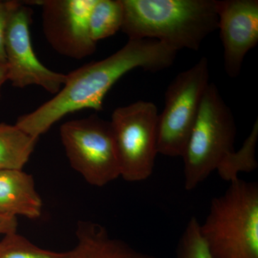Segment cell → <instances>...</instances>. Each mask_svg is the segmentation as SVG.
Segmentation results:
<instances>
[{"label":"cell","instance_id":"cell-8","mask_svg":"<svg viewBox=\"0 0 258 258\" xmlns=\"http://www.w3.org/2000/svg\"><path fill=\"white\" fill-rule=\"evenodd\" d=\"M32 14L31 8L18 1L10 14L5 41L8 81L15 88L38 86L56 95L67 76L47 69L37 58L30 37Z\"/></svg>","mask_w":258,"mask_h":258},{"label":"cell","instance_id":"cell-16","mask_svg":"<svg viewBox=\"0 0 258 258\" xmlns=\"http://www.w3.org/2000/svg\"><path fill=\"white\" fill-rule=\"evenodd\" d=\"M67 257L68 252H55L40 248L17 232L5 235L0 242V258Z\"/></svg>","mask_w":258,"mask_h":258},{"label":"cell","instance_id":"cell-17","mask_svg":"<svg viewBox=\"0 0 258 258\" xmlns=\"http://www.w3.org/2000/svg\"><path fill=\"white\" fill-rule=\"evenodd\" d=\"M200 223L191 217L180 237L176 258H212L200 233Z\"/></svg>","mask_w":258,"mask_h":258},{"label":"cell","instance_id":"cell-20","mask_svg":"<svg viewBox=\"0 0 258 258\" xmlns=\"http://www.w3.org/2000/svg\"><path fill=\"white\" fill-rule=\"evenodd\" d=\"M8 81V68L7 63H0V97L3 84Z\"/></svg>","mask_w":258,"mask_h":258},{"label":"cell","instance_id":"cell-18","mask_svg":"<svg viewBox=\"0 0 258 258\" xmlns=\"http://www.w3.org/2000/svg\"><path fill=\"white\" fill-rule=\"evenodd\" d=\"M17 2L0 0V63H7L5 50V34L10 14Z\"/></svg>","mask_w":258,"mask_h":258},{"label":"cell","instance_id":"cell-11","mask_svg":"<svg viewBox=\"0 0 258 258\" xmlns=\"http://www.w3.org/2000/svg\"><path fill=\"white\" fill-rule=\"evenodd\" d=\"M42 208L31 174L23 169L0 170V214L34 220L41 216Z\"/></svg>","mask_w":258,"mask_h":258},{"label":"cell","instance_id":"cell-19","mask_svg":"<svg viewBox=\"0 0 258 258\" xmlns=\"http://www.w3.org/2000/svg\"><path fill=\"white\" fill-rule=\"evenodd\" d=\"M17 217L8 216L0 214V235H8L17 232L18 229Z\"/></svg>","mask_w":258,"mask_h":258},{"label":"cell","instance_id":"cell-13","mask_svg":"<svg viewBox=\"0 0 258 258\" xmlns=\"http://www.w3.org/2000/svg\"><path fill=\"white\" fill-rule=\"evenodd\" d=\"M37 141L38 139L15 124L0 123V170H22L31 157Z\"/></svg>","mask_w":258,"mask_h":258},{"label":"cell","instance_id":"cell-5","mask_svg":"<svg viewBox=\"0 0 258 258\" xmlns=\"http://www.w3.org/2000/svg\"><path fill=\"white\" fill-rule=\"evenodd\" d=\"M209 84L205 57L171 81L165 93V106L158 116V154L182 157Z\"/></svg>","mask_w":258,"mask_h":258},{"label":"cell","instance_id":"cell-14","mask_svg":"<svg viewBox=\"0 0 258 258\" xmlns=\"http://www.w3.org/2000/svg\"><path fill=\"white\" fill-rule=\"evenodd\" d=\"M121 0H96L88 18L90 35L95 42L113 36L121 29Z\"/></svg>","mask_w":258,"mask_h":258},{"label":"cell","instance_id":"cell-6","mask_svg":"<svg viewBox=\"0 0 258 258\" xmlns=\"http://www.w3.org/2000/svg\"><path fill=\"white\" fill-rule=\"evenodd\" d=\"M60 134L71 167L88 184L102 187L120 176L110 121L95 114L69 120Z\"/></svg>","mask_w":258,"mask_h":258},{"label":"cell","instance_id":"cell-4","mask_svg":"<svg viewBox=\"0 0 258 258\" xmlns=\"http://www.w3.org/2000/svg\"><path fill=\"white\" fill-rule=\"evenodd\" d=\"M236 132L233 113L216 85L210 83L181 157L186 190L195 189L214 171L221 169L235 152Z\"/></svg>","mask_w":258,"mask_h":258},{"label":"cell","instance_id":"cell-7","mask_svg":"<svg viewBox=\"0 0 258 258\" xmlns=\"http://www.w3.org/2000/svg\"><path fill=\"white\" fill-rule=\"evenodd\" d=\"M158 110L152 102L139 101L118 107L112 113V132L125 181L139 182L150 177L157 152Z\"/></svg>","mask_w":258,"mask_h":258},{"label":"cell","instance_id":"cell-9","mask_svg":"<svg viewBox=\"0 0 258 258\" xmlns=\"http://www.w3.org/2000/svg\"><path fill=\"white\" fill-rule=\"evenodd\" d=\"M96 0H42V30L57 53L81 60L93 55L96 42L90 35L88 18Z\"/></svg>","mask_w":258,"mask_h":258},{"label":"cell","instance_id":"cell-10","mask_svg":"<svg viewBox=\"0 0 258 258\" xmlns=\"http://www.w3.org/2000/svg\"><path fill=\"white\" fill-rule=\"evenodd\" d=\"M217 14L225 72L234 79L247 52L258 43V1H217Z\"/></svg>","mask_w":258,"mask_h":258},{"label":"cell","instance_id":"cell-12","mask_svg":"<svg viewBox=\"0 0 258 258\" xmlns=\"http://www.w3.org/2000/svg\"><path fill=\"white\" fill-rule=\"evenodd\" d=\"M76 235L77 242L68 251L67 258H157L111 237L106 227L97 222L79 221Z\"/></svg>","mask_w":258,"mask_h":258},{"label":"cell","instance_id":"cell-15","mask_svg":"<svg viewBox=\"0 0 258 258\" xmlns=\"http://www.w3.org/2000/svg\"><path fill=\"white\" fill-rule=\"evenodd\" d=\"M258 137V121L254 122L249 137L244 141L238 152H234L218 172L220 177L231 181L238 179L241 172H251L257 168L255 158V148Z\"/></svg>","mask_w":258,"mask_h":258},{"label":"cell","instance_id":"cell-2","mask_svg":"<svg viewBox=\"0 0 258 258\" xmlns=\"http://www.w3.org/2000/svg\"><path fill=\"white\" fill-rule=\"evenodd\" d=\"M128 40L154 39L176 52L198 51L218 29L217 0H121Z\"/></svg>","mask_w":258,"mask_h":258},{"label":"cell","instance_id":"cell-3","mask_svg":"<svg viewBox=\"0 0 258 258\" xmlns=\"http://www.w3.org/2000/svg\"><path fill=\"white\" fill-rule=\"evenodd\" d=\"M200 229L212 258H258L257 183L231 181Z\"/></svg>","mask_w":258,"mask_h":258},{"label":"cell","instance_id":"cell-1","mask_svg":"<svg viewBox=\"0 0 258 258\" xmlns=\"http://www.w3.org/2000/svg\"><path fill=\"white\" fill-rule=\"evenodd\" d=\"M177 52L154 39L128 40L119 50L66 75L63 88L35 111L19 117L15 125L39 139L66 115L83 109L101 111L105 96L129 71L157 72L171 67Z\"/></svg>","mask_w":258,"mask_h":258}]
</instances>
